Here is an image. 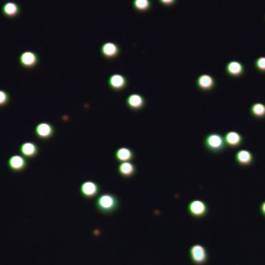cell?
<instances>
[{"mask_svg":"<svg viewBox=\"0 0 265 265\" xmlns=\"http://www.w3.org/2000/svg\"><path fill=\"white\" fill-rule=\"evenodd\" d=\"M260 211H262V214L265 216V201L262 204V205H260Z\"/></svg>","mask_w":265,"mask_h":265,"instance_id":"25","label":"cell"},{"mask_svg":"<svg viewBox=\"0 0 265 265\" xmlns=\"http://www.w3.org/2000/svg\"><path fill=\"white\" fill-rule=\"evenodd\" d=\"M204 146L210 152L219 153V152H222L227 145H226L223 135H221L219 132H210L204 138Z\"/></svg>","mask_w":265,"mask_h":265,"instance_id":"2","label":"cell"},{"mask_svg":"<svg viewBox=\"0 0 265 265\" xmlns=\"http://www.w3.org/2000/svg\"><path fill=\"white\" fill-rule=\"evenodd\" d=\"M225 141H226V145L231 147H236L239 146L241 143L243 141V138L242 135L238 132H235V130H231V132H227L226 135H225Z\"/></svg>","mask_w":265,"mask_h":265,"instance_id":"14","label":"cell"},{"mask_svg":"<svg viewBox=\"0 0 265 265\" xmlns=\"http://www.w3.org/2000/svg\"><path fill=\"white\" fill-rule=\"evenodd\" d=\"M236 161L238 162L241 166H248L253 162V153L248 150H239L235 156Z\"/></svg>","mask_w":265,"mask_h":265,"instance_id":"16","label":"cell"},{"mask_svg":"<svg viewBox=\"0 0 265 265\" xmlns=\"http://www.w3.org/2000/svg\"><path fill=\"white\" fill-rule=\"evenodd\" d=\"M20 63L25 68H33L38 63V55L33 52H23L20 55Z\"/></svg>","mask_w":265,"mask_h":265,"instance_id":"10","label":"cell"},{"mask_svg":"<svg viewBox=\"0 0 265 265\" xmlns=\"http://www.w3.org/2000/svg\"><path fill=\"white\" fill-rule=\"evenodd\" d=\"M3 11L6 16H10V17H14L16 15L20 13V8L17 4L15 3H6L3 8Z\"/></svg>","mask_w":265,"mask_h":265,"instance_id":"20","label":"cell"},{"mask_svg":"<svg viewBox=\"0 0 265 265\" xmlns=\"http://www.w3.org/2000/svg\"><path fill=\"white\" fill-rule=\"evenodd\" d=\"M118 172L123 177H132L136 172V168H135V166L130 161L120 162L119 166H118Z\"/></svg>","mask_w":265,"mask_h":265,"instance_id":"18","label":"cell"},{"mask_svg":"<svg viewBox=\"0 0 265 265\" xmlns=\"http://www.w3.org/2000/svg\"><path fill=\"white\" fill-rule=\"evenodd\" d=\"M10 97H9V93L6 91H3L0 90V106H5L6 103L9 102Z\"/></svg>","mask_w":265,"mask_h":265,"instance_id":"23","label":"cell"},{"mask_svg":"<svg viewBox=\"0 0 265 265\" xmlns=\"http://www.w3.org/2000/svg\"><path fill=\"white\" fill-rule=\"evenodd\" d=\"M254 64H255V66H257L258 70L264 71L265 73V57H259V58H257L255 59V61H254Z\"/></svg>","mask_w":265,"mask_h":265,"instance_id":"22","label":"cell"},{"mask_svg":"<svg viewBox=\"0 0 265 265\" xmlns=\"http://www.w3.org/2000/svg\"><path fill=\"white\" fill-rule=\"evenodd\" d=\"M134 157V152L128 147H119L116 151V160L119 162H129Z\"/></svg>","mask_w":265,"mask_h":265,"instance_id":"17","label":"cell"},{"mask_svg":"<svg viewBox=\"0 0 265 265\" xmlns=\"http://www.w3.org/2000/svg\"><path fill=\"white\" fill-rule=\"evenodd\" d=\"M34 132H36V135H37L38 138H41V139H48V138H50V136L53 135L54 128H53L52 124H49V123H39V124L36 127Z\"/></svg>","mask_w":265,"mask_h":265,"instance_id":"12","label":"cell"},{"mask_svg":"<svg viewBox=\"0 0 265 265\" xmlns=\"http://www.w3.org/2000/svg\"><path fill=\"white\" fill-rule=\"evenodd\" d=\"M20 151H21V153H22L25 157H34V156L38 153L39 148H38V146H37L34 143L26 141V143H23V144L21 145Z\"/></svg>","mask_w":265,"mask_h":265,"instance_id":"15","label":"cell"},{"mask_svg":"<svg viewBox=\"0 0 265 265\" xmlns=\"http://www.w3.org/2000/svg\"><path fill=\"white\" fill-rule=\"evenodd\" d=\"M80 191L85 198H93L98 194L100 191V187L97 183L92 182V180H86L81 184L80 187Z\"/></svg>","mask_w":265,"mask_h":265,"instance_id":"4","label":"cell"},{"mask_svg":"<svg viewBox=\"0 0 265 265\" xmlns=\"http://www.w3.org/2000/svg\"><path fill=\"white\" fill-rule=\"evenodd\" d=\"M101 52H102L103 57L106 58H116L119 55V45L114 42H106V43L102 44V48H101Z\"/></svg>","mask_w":265,"mask_h":265,"instance_id":"8","label":"cell"},{"mask_svg":"<svg viewBox=\"0 0 265 265\" xmlns=\"http://www.w3.org/2000/svg\"><path fill=\"white\" fill-rule=\"evenodd\" d=\"M96 207L102 214H112L119 207V199L109 193L102 194L96 200Z\"/></svg>","mask_w":265,"mask_h":265,"instance_id":"1","label":"cell"},{"mask_svg":"<svg viewBox=\"0 0 265 265\" xmlns=\"http://www.w3.org/2000/svg\"><path fill=\"white\" fill-rule=\"evenodd\" d=\"M188 210L193 216L195 217H201L207 212V206L203 200H193L189 203Z\"/></svg>","mask_w":265,"mask_h":265,"instance_id":"3","label":"cell"},{"mask_svg":"<svg viewBox=\"0 0 265 265\" xmlns=\"http://www.w3.org/2000/svg\"><path fill=\"white\" fill-rule=\"evenodd\" d=\"M162 4H164V5H172L176 0H160Z\"/></svg>","mask_w":265,"mask_h":265,"instance_id":"24","label":"cell"},{"mask_svg":"<svg viewBox=\"0 0 265 265\" xmlns=\"http://www.w3.org/2000/svg\"><path fill=\"white\" fill-rule=\"evenodd\" d=\"M127 104L132 109H141L145 106V98L139 93H132L127 97Z\"/></svg>","mask_w":265,"mask_h":265,"instance_id":"11","label":"cell"},{"mask_svg":"<svg viewBox=\"0 0 265 265\" xmlns=\"http://www.w3.org/2000/svg\"><path fill=\"white\" fill-rule=\"evenodd\" d=\"M250 113L255 118H264L265 117V104L264 103L257 102L253 103L250 107Z\"/></svg>","mask_w":265,"mask_h":265,"instance_id":"19","label":"cell"},{"mask_svg":"<svg viewBox=\"0 0 265 265\" xmlns=\"http://www.w3.org/2000/svg\"><path fill=\"white\" fill-rule=\"evenodd\" d=\"M190 255L193 262L196 263V264H203V263H205L206 259H207V254H206L205 248L203 246H200V244H195V246L191 247Z\"/></svg>","mask_w":265,"mask_h":265,"instance_id":"5","label":"cell"},{"mask_svg":"<svg viewBox=\"0 0 265 265\" xmlns=\"http://www.w3.org/2000/svg\"><path fill=\"white\" fill-rule=\"evenodd\" d=\"M8 164H9L10 169H13V171H22V169H25L27 162H26V160H25L23 156L14 155V156H11V157L9 158Z\"/></svg>","mask_w":265,"mask_h":265,"instance_id":"13","label":"cell"},{"mask_svg":"<svg viewBox=\"0 0 265 265\" xmlns=\"http://www.w3.org/2000/svg\"><path fill=\"white\" fill-rule=\"evenodd\" d=\"M108 84H109V86L113 88V90H123V88L127 86L128 80L122 74H113V75L109 76Z\"/></svg>","mask_w":265,"mask_h":265,"instance_id":"9","label":"cell"},{"mask_svg":"<svg viewBox=\"0 0 265 265\" xmlns=\"http://www.w3.org/2000/svg\"><path fill=\"white\" fill-rule=\"evenodd\" d=\"M150 0H134V8L139 11H146L150 9Z\"/></svg>","mask_w":265,"mask_h":265,"instance_id":"21","label":"cell"},{"mask_svg":"<svg viewBox=\"0 0 265 265\" xmlns=\"http://www.w3.org/2000/svg\"><path fill=\"white\" fill-rule=\"evenodd\" d=\"M196 85H198V87L204 90V91H209V90L214 88V86L216 85V81H215V79L211 75L201 74L196 79Z\"/></svg>","mask_w":265,"mask_h":265,"instance_id":"6","label":"cell"},{"mask_svg":"<svg viewBox=\"0 0 265 265\" xmlns=\"http://www.w3.org/2000/svg\"><path fill=\"white\" fill-rule=\"evenodd\" d=\"M226 73L228 74L230 76L232 77H238L241 76L242 74L244 73V66L241 61H237V60H232V61H228L226 68H225Z\"/></svg>","mask_w":265,"mask_h":265,"instance_id":"7","label":"cell"}]
</instances>
